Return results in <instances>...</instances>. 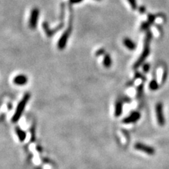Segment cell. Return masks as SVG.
<instances>
[{"instance_id": "cell-11", "label": "cell", "mask_w": 169, "mask_h": 169, "mask_svg": "<svg viewBox=\"0 0 169 169\" xmlns=\"http://www.w3.org/2000/svg\"><path fill=\"white\" fill-rule=\"evenodd\" d=\"M114 115L116 117H119L121 116L123 113V102L121 100H118L116 102L115 105V111H114Z\"/></svg>"}, {"instance_id": "cell-2", "label": "cell", "mask_w": 169, "mask_h": 169, "mask_svg": "<svg viewBox=\"0 0 169 169\" xmlns=\"http://www.w3.org/2000/svg\"><path fill=\"white\" fill-rule=\"evenodd\" d=\"M30 98H31V94H30V93H26V94H24L23 97L22 99L19 102V103L18 104L16 109V111L14 113L13 116H12L11 119L12 123H15L19 121L21 116H22L23 112L24 111L25 108H26L28 101L30 100Z\"/></svg>"}, {"instance_id": "cell-15", "label": "cell", "mask_w": 169, "mask_h": 169, "mask_svg": "<svg viewBox=\"0 0 169 169\" xmlns=\"http://www.w3.org/2000/svg\"><path fill=\"white\" fill-rule=\"evenodd\" d=\"M142 69H143V71L144 73H148L149 69H150V65L147 63H144L143 65V67H142Z\"/></svg>"}, {"instance_id": "cell-1", "label": "cell", "mask_w": 169, "mask_h": 169, "mask_svg": "<svg viewBox=\"0 0 169 169\" xmlns=\"http://www.w3.org/2000/svg\"><path fill=\"white\" fill-rule=\"evenodd\" d=\"M152 38V35H151V32H148L147 35H146L145 40H144V48H143V52H142V54H141L139 59L137 60V61L135 62V65H134V68H137L141 66V64H142L144 62L146 59L149 56V52H150V48H149V44H150L151 39Z\"/></svg>"}, {"instance_id": "cell-20", "label": "cell", "mask_w": 169, "mask_h": 169, "mask_svg": "<svg viewBox=\"0 0 169 169\" xmlns=\"http://www.w3.org/2000/svg\"><path fill=\"white\" fill-rule=\"evenodd\" d=\"M98 1H99V0H98Z\"/></svg>"}, {"instance_id": "cell-14", "label": "cell", "mask_w": 169, "mask_h": 169, "mask_svg": "<svg viewBox=\"0 0 169 169\" xmlns=\"http://www.w3.org/2000/svg\"><path fill=\"white\" fill-rule=\"evenodd\" d=\"M128 2L130 3V6L133 10H135L137 9V2L136 0H128Z\"/></svg>"}, {"instance_id": "cell-4", "label": "cell", "mask_w": 169, "mask_h": 169, "mask_svg": "<svg viewBox=\"0 0 169 169\" xmlns=\"http://www.w3.org/2000/svg\"><path fill=\"white\" fill-rule=\"evenodd\" d=\"M141 118V114L140 112L134 111H132L131 114L126 116L124 119L123 120V123L125 124H131V123H135L137 122Z\"/></svg>"}, {"instance_id": "cell-8", "label": "cell", "mask_w": 169, "mask_h": 169, "mask_svg": "<svg viewBox=\"0 0 169 169\" xmlns=\"http://www.w3.org/2000/svg\"><path fill=\"white\" fill-rule=\"evenodd\" d=\"M13 83L16 85L18 86H23L25 85L26 84H27L28 79L27 76L23 74H20V75H18L13 78Z\"/></svg>"}, {"instance_id": "cell-9", "label": "cell", "mask_w": 169, "mask_h": 169, "mask_svg": "<svg viewBox=\"0 0 169 169\" xmlns=\"http://www.w3.org/2000/svg\"><path fill=\"white\" fill-rule=\"evenodd\" d=\"M123 44L127 49L131 51L135 50L137 47L136 43H135L134 41H133V40H132L131 39H130L129 38H125L124 39H123Z\"/></svg>"}, {"instance_id": "cell-5", "label": "cell", "mask_w": 169, "mask_h": 169, "mask_svg": "<svg viewBox=\"0 0 169 169\" xmlns=\"http://www.w3.org/2000/svg\"><path fill=\"white\" fill-rule=\"evenodd\" d=\"M39 14H40V11H39L38 9L35 8L32 10L31 17H30L29 19V27L31 29L33 30L36 28L37 24H38Z\"/></svg>"}, {"instance_id": "cell-16", "label": "cell", "mask_w": 169, "mask_h": 169, "mask_svg": "<svg viewBox=\"0 0 169 169\" xmlns=\"http://www.w3.org/2000/svg\"><path fill=\"white\" fill-rule=\"evenodd\" d=\"M149 22H144L142 23L141 26V28H142V31H144V30H147L148 28L149 27Z\"/></svg>"}, {"instance_id": "cell-12", "label": "cell", "mask_w": 169, "mask_h": 169, "mask_svg": "<svg viewBox=\"0 0 169 169\" xmlns=\"http://www.w3.org/2000/svg\"><path fill=\"white\" fill-rule=\"evenodd\" d=\"M103 64L106 68H109L112 64V60L111 58V56L109 54H105L103 60Z\"/></svg>"}, {"instance_id": "cell-6", "label": "cell", "mask_w": 169, "mask_h": 169, "mask_svg": "<svg viewBox=\"0 0 169 169\" xmlns=\"http://www.w3.org/2000/svg\"><path fill=\"white\" fill-rule=\"evenodd\" d=\"M135 149L137 150L144 151L146 154L149 155H154L155 154V149L152 147L144 144L143 143H140V142H137L135 144Z\"/></svg>"}, {"instance_id": "cell-13", "label": "cell", "mask_w": 169, "mask_h": 169, "mask_svg": "<svg viewBox=\"0 0 169 169\" xmlns=\"http://www.w3.org/2000/svg\"><path fill=\"white\" fill-rule=\"evenodd\" d=\"M158 87H159V85H158L157 81L156 80H152L151 81L150 83H149V88H150V89L155 91L156 90V89H158Z\"/></svg>"}, {"instance_id": "cell-17", "label": "cell", "mask_w": 169, "mask_h": 169, "mask_svg": "<svg viewBox=\"0 0 169 169\" xmlns=\"http://www.w3.org/2000/svg\"><path fill=\"white\" fill-rule=\"evenodd\" d=\"M104 54V49H99V50L97 51L96 53H95V54H96L97 56H101V55H102V54Z\"/></svg>"}, {"instance_id": "cell-19", "label": "cell", "mask_w": 169, "mask_h": 169, "mask_svg": "<svg viewBox=\"0 0 169 169\" xmlns=\"http://www.w3.org/2000/svg\"><path fill=\"white\" fill-rule=\"evenodd\" d=\"M69 1H70V3H71V4H77V3L81 2L82 0H69Z\"/></svg>"}, {"instance_id": "cell-18", "label": "cell", "mask_w": 169, "mask_h": 169, "mask_svg": "<svg viewBox=\"0 0 169 169\" xmlns=\"http://www.w3.org/2000/svg\"><path fill=\"white\" fill-rule=\"evenodd\" d=\"M155 20V16L153 15H149V19H148V22L149 23H153Z\"/></svg>"}, {"instance_id": "cell-10", "label": "cell", "mask_w": 169, "mask_h": 169, "mask_svg": "<svg viewBox=\"0 0 169 169\" xmlns=\"http://www.w3.org/2000/svg\"><path fill=\"white\" fill-rule=\"evenodd\" d=\"M16 133L20 142H23L26 139V137H27V134H26V131L23 130L22 128H21L19 126H17L16 127Z\"/></svg>"}, {"instance_id": "cell-3", "label": "cell", "mask_w": 169, "mask_h": 169, "mask_svg": "<svg viewBox=\"0 0 169 169\" xmlns=\"http://www.w3.org/2000/svg\"><path fill=\"white\" fill-rule=\"evenodd\" d=\"M155 110H156V116L158 123L159 124V126H163L165 125V121L164 114H163V104H162V103L158 102V103L156 104Z\"/></svg>"}, {"instance_id": "cell-7", "label": "cell", "mask_w": 169, "mask_h": 169, "mask_svg": "<svg viewBox=\"0 0 169 169\" xmlns=\"http://www.w3.org/2000/svg\"><path fill=\"white\" fill-rule=\"evenodd\" d=\"M70 28H68V29H67L66 31L63 33V35H61V37L60 38L57 44L58 48L59 49H63L65 47H66L67 42H68V39L70 36Z\"/></svg>"}]
</instances>
